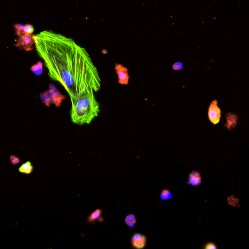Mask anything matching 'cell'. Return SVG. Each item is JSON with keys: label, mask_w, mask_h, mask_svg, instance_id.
Returning a JSON list of instances; mask_svg holds the SVG:
<instances>
[{"label": "cell", "mask_w": 249, "mask_h": 249, "mask_svg": "<svg viewBox=\"0 0 249 249\" xmlns=\"http://www.w3.org/2000/svg\"><path fill=\"white\" fill-rule=\"evenodd\" d=\"M37 51L48 70L49 76L60 82L71 101L87 89L99 91L101 80L87 51L72 39L51 31L34 36Z\"/></svg>", "instance_id": "cell-1"}, {"label": "cell", "mask_w": 249, "mask_h": 249, "mask_svg": "<svg viewBox=\"0 0 249 249\" xmlns=\"http://www.w3.org/2000/svg\"><path fill=\"white\" fill-rule=\"evenodd\" d=\"M70 115L73 123L83 125L89 124L99 116L100 104L91 89H87L76 99L71 102Z\"/></svg>", "instance_id": "cell-2"}, {"label": "cell", "mask_w": 249, "mask_h": 249, "mask_svg": "<svg viewBox=\"0 0 249 249\" xmlns=\"http://www.w3.org/2000/svg\"><path fill=\"white\" fill-rule=\"evenodd\" d=\"M34 36L33 34H24L19 36L15 46L26 51H32L35 44Z\"/></svg>", "instance_id": "cell-3"}, {"label": "cell", "mask_w": 249, "mask_h": 249, "mask_svg": "<svg viewBox=\"0 0 249 249\" xmlns=\"http://www.w3.org/2000/svg\"><path fill=\"white\" fill-rule=\"evenodd\" d=\"M218 104L217 100H215L211 102L208 108L209 119L211 122L214 124L218 123L221 119V111Z\"/></svg>", "instance_id": "cell-4"}, {"label": "cell", "mask_w": 249, "mask_h": 249, "mask_svg": "<svg viewBox=\"0 0 249 249\" xmlns=\"http://www.w3.org/2000/svg\"><path fill=\"white\" fill-rule=\"evenodd\" d=\"M115 70L118 76L119 83L122 85H128L130 78L128 69L121 64L116 63Z\"/></svg>", "instance_id": "cell-5"}, {"label": "cell", "mask_w": 249, "mask_h": 249, "mask_svg": "<svg viewBox=\"0 0 249 249\" xmlns=\"http://www.w3.org/2000/svg\"><path fill=\"white\" fill-rule=\"evenodd\" d=\"M147 242V237L140 233H134L131 238V246L135 249H144L146 247Z\"/></svg>", "instance_id": "cell-6"}, {"label": "cell", "mask_w": 249, "mask_h": 249, "mask_svg": "<svg viewBox=\"0 0 249 249\" xmlns=\"http://www.w3.org/2000/svg\"><path fill=\"white\" fill-rule=\"evenodd\" d=\"M51 95V100L52 104H55L57 107H59L61 106V103L65 97L57 90L56 87L52 84L49 85L48 90Z\"/></svg>", "instance_id": "cell-7"}, {"label": "cell", "mask_w": 249, "mask_h": 249, "mask_svg": "<svg viewBox=\"0 0 249 249\" xmlns=\"http://www.w3.org/2000/svg\"><path fill=\"white\" fill-rule=\"evenodd\" d=\"M201 182L202 178L200 173L197 171H193L189 175L187 183L193 186H199Z\"/></svg>", "instance_id": "cell-8"}, {"label": "cell", "mask_w": 249, "mask_h": 249, "mask_svg": "<svg viewBox=\"0 0 249 249\" xmlns=\"http://www.w3.org/2000/svg\"><path fill=\"white\" fill-rule=\"evenodd\" d=\"M226 124L225 126L228 130H230L235 127L237 124L238 117L236 115L232 113H228L226 116Z\"/></svg>", "instance_id": "cell-9"}, {"label": "cell", "mask_w": 249, "mask_h": 249, "mask_svg": "<svg viewBox=\"0 0 249 249\" xmlns=\"http://www.w3.org/2000/svg\"><path fill=\"white\" fill-rule=\"evenodd\" d=\"M34 167L30 161H27L23 164H21V166L18 169V171L20 173L26 175L30 174L32 173Z\"/></svg>", "instance_id": "cell-10"}, {"label": "cell", "mask_w": 249, "mask_h": 249, "mask_svg": "<svg viewBox=\"0 0 249 249\" xmlns=\"http://www.w3.org/2000/svg\"><path fill=\"white\" fill-rule=\"evenodd\" d=\"M102 213V210L100 209H97L94 211L88 218V223H93L95 222L101 217Z\"/></svg>", "instance_id": "cell-11"}, {"label": "cell", "mask_w": 249, "mask_h": 249, "mask_svg": "<svg viewBox=\"0 0 249 249\" xmlns=\"http://www.w3.org/2000/svg\"><path fill=\"white\" fill-rule=\"evenodd\" d=\"M40 97L41 100L47 107H49L52 103L51 95L48 91H45L44 92H41L40 94Z\"/></svg>", "instance_id": "cell-12"}, {"label": "cell", "mask_w": 249, "mask_h": 249, "mask_svg": "<svg viewBox=\"0 0 249 249\" xmlns=\"http://www.w3.org/2000/svg\"><path fill=\"white\" fill-rule=\"evenodd\" d=\"M31 70L37 76H40L43 74V63L40 61L33 65L31 68Z\"/></svg>", "instance_id": "cell-13"}, {"label": "cell", "mask_w": 249, "mask_h": 249, "mask_svg": "<svg viewBox=\"0 0 249 249\" xmlns=\"http://www.w3.org/2000/svg\"><path fill=\"white\" fill-rule=\"evenodd\" d=\"M124 222L129 227L132 228L134 226L136 222V218L135 215L132 214H130L126 217Z\"/></svg>", "instance_id": "cell-14"}, {"label": "cell", "mask_w": 249, "mask_h": 249, "mask_svg": "<svg viewBox=\"0 0 249 249\" xmlns=\"http://www.w3.org/2000/svg\"><path fill=\"white\" fill-rule=\"evenodd\" d=\"M160 197L162 200H168L172 198L173 195L168 190L164 189L161 193Z\"/></svg>", "instance_id": "cell-15"}, {"label": "cell", "mask_w": 249, "mask_h": 249, "mask_svg": "<svg viewBox=\"0 0 249 249\" xmlns=\"http://www.w3.org/2000/svg\"><path fill=\"white\" fill-rule=\"evenodd\" d=\"M24 27L25 25H23L22 24H15L14 28L16 31V34L18 36H20L24 34Z\"/></svg>", "instance_id": "cell-16"}, {"label": "cell", "mask_w": 249, "mask_h": 249, "mask_svg": "<svg viewBox=\"0 0 249 249\" xmlns=\"http://www.w3.org/2000/svg\"><path fill=\"white\" fill-rule=\"evenodd\" d=\"M34 27L32 25L29 24H27L25 25L24 29V34H32L34 32Z\"/></svg>", "instance_id": "cell-17"}, {"label": "cell", "mask_w": 249, "mask_h": 249, "mask_svg": "<svg viewBox=\"0 0 249 249\" xmlns=\"http://www.w3.org/2000/svg\"><path fill=\"white\" fill-rule=\"evenodd\" d=\"M172 68L175 71L182 70L183 69V64L181 62H176L172 66Z\"/></svg>", "instance_id": "cell-18"}, {"label": "cell", "mask_w": 249, "mask_h": 249, "mask_svg": "<svg viewBox=\"0 0 249 249\" xmlns=\"http://www.w3.org/2000/svg\"><path fill=\"white\" fill-rule=\"evenodd\" d=\"M10 160L12 164H14V165H16L19 163L20 162V159L13 155H10Z\"/></svg>", "instance_id": "cell-19"}, {"label": "cell", "mask_w": 249, "mask_h": 249, "mask_svg": "<svg viewBox=\"0 0 249 249\" xmlns=\"http://www.w3.org/2000/svg\"><path fill=\"white\" fill-rule=\"evenodd\" d=\"M218 248L216 244L214 243H212V242L207 243L204 246L205 249H217Z\"/></svg>", "instance_id": "cell-20"}]
</instances>
